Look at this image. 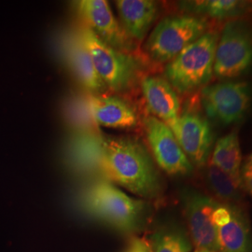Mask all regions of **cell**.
<instances>
[{
  "label": "cell",
  "mask_w": 252,
  "mask_h": 252,
  "mask_svg": "<svg viewBox=\"0 0 252 252\" xmlns=\"http://www.w3.org/2000/svg\"><path fill=\"white\" fill-rule=\"evenodd\" d=\"M81 156L83 165L94 166L109 182L144 198H153L161 191L160 178L152 156L144 145L133 137L105 135H84Z\"/></svg>",
  "instance_id": "1"
},
{
  "label": "cell",
  "mask_w": 252,
  "mask_h": 252,
  "mask_svg": "<svg viewBox=\"0 0 252 252\" xmlns=\"http://www.w3.org/2000/svg\"><path fill=\"white\" fill-rule=\"evenodd\" d=\"M219 37L215 31H207L167 63L165 79L175 90L190 93L211 81Z\"/></svg>",
  "instance_id": "2"
},
{
  "label": "cell",
  "mask_w": 252,
  "mask_h": 252,
  "mask_svg": "<svg viewBox=\"0 0 252 252\" xmlns=\"http://www.w3.org/2000/svg\"><path fill=\"white\" fill-rule=\"evenodd\" d=\"M83 206L93 216L108 224L121 231H131L138 224L146 205L108 180H99L86 189Z\"/></svg>",
  "instance_id": "3"
},
{
  "label": "cell",
  "mask_w": 252,
  "mask_h": 252,
  "mask_svg": "<svg viewBox=\"0 0 252 252\" xmlns=\"http://www.w3.org/2000/svg\"><path fill=\"white\" fill-rule=\"evenodd\" d=\"M208 30V22L195 15H175L162 19L148 37L145 50L153 61L168 63Z\"/></svg>",
  "instance_id": "4"
},
{
  "label": "cell",
  "mask_w": 252,
  "mask_h": 252,
  "mask_svg": "<svg viewBox=\"0 0 252 252\" xmlns=\"http://www.w3.org/2000/svg\"><path fill=\"white\" fill-rule=\"evenodd\" d=\"M76 33L90 54L106 88L113 92L126 90L135 80L139 68L135 57L108 45L82 24Z\"/></svg>",
  "instance_id": "5"
},
{
  "label": "cell",
  "mask_w": 252,
  "mask_h": 252,
  "mask_svg": "<svg viewBox=\"0 0 252 252\" xmlns=\"http://www.w3.org/2000/svg\"><path fill=\"white\" fill-rule=\"evenodd\" d=\"M252 65V27L241 19L226 23L217 44L214 75L231 81Z\"/></svg>",
  "instance_id": "6"
},
{
  "label": "cell",
  "mask_w": 252,
  "mask_h": 252,
  "mask_svg": "<svg viewBox=\"0 0 252 252\" xmlns=\"http://www.w3.org/2000/svg\"><path fill=\"white\" fill-rule=\"evenodd\" d=\"M201 100L208 117L230 126L245 117L251 106L252 90L246 81H221L204 87Z\"/></svg>",
  "instance_id": "7"
},
{
  "label": "cell",
  "mask_w": 252,
  "mask_h": 252,
  "mask_svg": "<svg viewBox=\"0 0 252 252\" xmlns=\"http://www.w3.org/2000/svg\"><path fill=\"white\" fill-rule=\"evenodd\" d=\"M143 124L153 159L162 171L171 176H184L192 171L193 165L169 126L154 116L145 118Z\"/></svg>",
  "instance_id": "8"
},
{
  "label": "cell",
  "mask_w": 252,
  "mask_h": 252,
  "mask_svg": "<svg viewBox=\"0 0 252 252\" xmlns=\"http://www.w3.org/2000/svg\"><path fill=\"white\" fill-rule=\"evenodd\" d=\"M182 203L195 249L219 252L214 213L220 203L195 189L184 190Z\"/></svg>",
  "instance_id": "9"
},
{
  "label": "cell",
  "mask_w": 252,
  "mask_h": 252,
  "mask_svg": "<svg viewBox=\"0 0 252 252\" xmlns=\"http://www.w3.org/2000/svg\"><path fill=\"white\" fill-rule=\"evenodd\" d=\"M74 7L82 25L101 40L121 52L131 53L133 41L114 16L108 1L80 0L74 2Z\"/></svg>",
  "instance_id": "10"
},
{
  "label": "cell",
  "mask_w": 252,
  "mask_h": 252,
  "mask_svg": "<svg viewBox=\"0 0 252 252\" xmlns=\"http://www.w3.org/2000/svg\"><path fill=\"white\" fill-rule=\"evenodd\" d=\"M191 164H207L213 143V133L207 119L196 112L182 113L173 131Z\"/></svg>",
  "instance_id": "11"
},
{
  "label": "cell",
  "mask_w": 252,
  "mask_h": 252,
  "mask_svg": "<svg viewBox=\"0 0 252 252\" xmlns=\"http://www.w3.org/2000/svg\"><path fill=\"white\" fill-rule=\"evenodd\" d=\"M214 222L219 252H252L251 227L239 208L220 204L214 213Z\"/></svg>",
  "instance_id": "12"
},
{
  "label": "cell",
  "mask_w": 252,
  "mask_h": 252,
  "mask_svg": "<svg viewBox=\"0 0 252 252\" xmlns=\"http://www.w3.org/2000/svg\"><path fill=\"white\" fill-rule=\"evenodd\" d=\"M141 89L153 116L169 126L173 132L180 116V100L177 91L166 79L159 76L143 78Z\"/></svg>",
  "instance_id": "13"
},
{
  "label": "cell",
  "mask_w": 252,
  "mask_h": 252,
  "mask_svg": "<svg viewBox=\"0 0 252 252\" xmlns=\"http://www.w3.org/2000/svg\"><path fill=\"white\" fill-rule=\"evenodd\" d=\"M88 109L93 121L103 127L132 129L137 126L134 108L118 96L92 94L88 98Z\"/></svg>",
  "instance_id": "14"
},
{
  "label": "cell",
  "mask_w": 252,
  "mask_h": 252,
  "mask_svg": "<svg viewBox=\"0 0 252 252\" xmlns=\"http://www.w3.org/2000/svg\"><path fill=\"white\" fill-rule=\"evenodd\" d=\"M120 24L132 40L142 41L158 15V5L152 0L116 1Z\"/></svg>",
  "instance_id": "15"
},
{
  "label": "cell",
  "mask_w": 252,
  "mask_h": 252,
  "mask_svg": "<svg viewBox=\"0 0 252 252\" xmlns=\"http://www.w3.org/2000/svg\"><path fill=\"white\" fill-rule=\"evenodd\" d=\"M63 48L67 63L81 86L91 94H100L106 86L96 73L90 54L76 31L64 38Z\"/></svg>",
  "instance_id": "16"
},
{
  "label": "cell",
  "mask_w": 252,
  "mask_h": 252,
  "mask_svg": "<svg viewBox=\"0 0 252 252\" xmlns=\"http://www.w3.org/2000/svg\"><path fill=\"white\" fill-rule=\"evenodd\" d=\"M181 8L195 16L202 15L209 18H237L252 9V2L237 0H204L185 1L180 3Z\"/></svg>",
  "instance_id": "17"
},
{
  "label": "cell",
  "mask_w": 252,
  "mask_h": 252,
  "mask_svg": "<svg viewBox=\"0 0 252 252\" xmlns=\"http://www.w3.org/2000/svg\"><path fill=\"white\" fill-rule=\"evenodd\" d=\"M209 162L234 179L241 180L243 157L236 131L227 134L217 141Z\"/></svg>",
  "instance_id": "18"
},
{
  "label": "cell",
  "mask_w": 252,
  "mask_h": 252,
  "mask_svg": "<svg viewBox=\"0 0 252 252\" xmlns=\"http://www.w3.org/2000/svg\"><path fill=\"white\" fill-rule=\"evenodd\" d=\"M206 179L213 193L218 198L229 203L228 205L237 203L242 198V180L234 179L210 162L207 165Z\"/></svg>",
  "instance_id": "19"
},
{
  "label": "cell",
  "mask_w": 252,
  "mask_h": 252,
  "mask_svg": "<svg viewBox=\"0 0 252 252\" xmlns=\"http://www.w3.org/2000/svg\"><path fill=\"white\" fill-rule=\"evenodd\" d=\"M153 252H190L187 237L178 231H162L154 234L152 240Z\"/></svg>",
  "instance_id": "20"
},
{
  "label": "cell",
  "mask_w": 252,
  "mask_h": 252,
  "mask_svg": "<svg viewBox=\"0 0 252 252\" xmlns=\"http://www.w3.org/2000/svg\"><path fill=\"white\" fill-rule=\"evenodd\" d=\"M125 252H153L152 244L144 237H135L131 240Z\"/></svg>",
  "instance_id": "21"
},
{
  "label": "cell",
  "mask_w": 252,
  "mask_h": 252,
  "mask_svg": "<svg viewBox=\"0 0 252 252\" xmlns=\"http://www.w3.org/2000/svg\"><path fill=\"white\" fill-rule=\"evenodd\" d=\"M241 180L243 189H246L252 195V172L241 173Z\"/></svg>",
  "instance_id": "22"
},
{
  "label": "cell",
  "mask_w": 252,
  "mask_h": 252,
  "mask_svg": "<svg viewBox=\"0 0 252 252\" xmlns=\"http://www.w3.org/2000/svg\"><path fill=\"white\" fill-rule=\"evenodd\" d=\"M244 172H252V153L246 158L245 162L242 164L241 173Z\"/></svg>",
  "instance_id": "23"
},
{
  "label": "cell",
  "mask_w": 252,
  "mask_h": 252,
  "mask_svg": "<svg viewBox=\"0 0 252 252\" xmlns=\"http://www.w3.org/2000/svg\"><path fill=\"white\" fill-rule=\"evenodd\" d=\"M193 252H212V251H208V250H203V249H195V251Z\"/></svg>",
  "instance_id": "24"
}]
</instances>
